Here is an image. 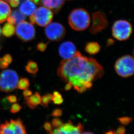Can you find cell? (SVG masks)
Instances as JSON below:
<instances>
[{"label":"cell","mask_w":134,"mask_h":134,"mask_svg":"<svg viewBox=\"0 0 134 134\" xmlns=\"http://www.w3.org/2000/svg\"><path fill=\"white\" fill-rule=\"evenodd\" d=\"M3 58H4V60H5L6 61L7 63L9 65L11 64L12 62V61H13L12 57L11 55L9 54H7L4 55L3 57Z\"/></svg>","instance_id":"d6a6232c"},{"label":"cell","mask_w":134,"mask_h":134,"mask_svg":"<svg viewBox=\"0 0 134 134\" xmlns=\"http://www.w3.org/2000/svg\"><path fill=\"white\" fill-rule=\"evenodd\" d=\"M132 32V25L127 20H116L113 24L112 34L114 38L118 41H126L130 37Z\"/></svg>","instance_id":"5b68a950"},{"label":"cell","mask_w":134,"mask_h":134,"mask_svg":"<svg viewBox=\"0 0 134 134\" xmlns=\"http://www.w3.org/2000/svg\"><path fill=\"white\" fill-rule=\"evenodd\" d=\"M36 9L35 4L31 1L28 0L23 2L20 7V12L27 16H30L34 14Z\"/></svg>","instance_id":"5bb4252c"},{"label":"cell","mask_w":134,"mask_h":134,"mask_svg":"<svg viewBox=\"0 0 134 134\" xmlns=\"http://www.w3.org/2000/svg\"><path fill=\"white\" fill-rule=\"evenodd\" d=\"M23 96H24V99H26L32 95V92L28 89L24 90L23 92Z\"/></svg>","instance_id":"d590c367"},{"label":"cell","mask_w":134,"mask_h":134,"mask_svg":"<svg viewBox=\"0 0 134 134\" xmlns=\"http://www.w3.org/2000/svg\"><path fill=\"white\" fill-rule=\"evenodd\" d=\"M80 134H94L93 133L91 132H82Z\"/></svg>","instance_id":"f35d334b"},{"label":"cell","mask_w":134,"mask_h":134,"mask_svg":"<svg viewBox=\"0 0 134 134\" xmlns=\"http://www.w3.org/2000/svg\"><path fill=\"white\" fill-rule=\"evenodd\" d=\"M1 46H0V50H1Z\"/></svg>","instance_id":"7bdbcfd3"},{"label":"cell","mask_w":134,"mask_h":134,"mask_svg":"<svg viewBox=\"0 0 134 134\" xmlns=\"http://www.w3.org/2000/svg\"><path fill=\"white\" fill-rule=\"evenodd\" d=\"M23 0H9V2L10 6L13 8H16L19 6L20 3Z\"/></svg>","instance_id":"f546056e"},{"label":"cell","mask_w":134,"mask_h":134,"mask_svg":"<svg viewBox=\"0 0 134 134\" xmlns=\"http://www.w3.org/2000/svg\"><path fill=\"white\" fill-rule=\"evenodd\" d=\"M15 31V27L8 23L4 25L2 29L3 35L7 37H10L14 35Z\"/></svg>","instance_id":"ac0fdd59"},{"label":"cell","mask_w":134,"mask_h":134,"mask_svg":"<svg viewBox=\"0 0 134 134\" xmlns=\"http://www.w3.org/2000/svg\"><path fill=\"white\" fill-rule=\"evenodd\" d=\"M134 62L133 57L129 55L118 59L115 64L117 74L123 78H128L134 74Z\"/></svg>","instance_id":"277c9868"},{"label":"cell","mask_w":134,"mask_h":134,"mask_svg":"<svg viewBox=\"0 0 134 134\" xmlns=\"http://www.w3.org/2000/svg\"><path fill=\"white\" fill-rule=\"evenodd\" d=\"M100 46L97 42H90L86 44L85 47V51L90 55H95L100 51Z\"/></svg>","instance_id":"e0dca14e"},{"label":"cell","mask_w":134,"mask_h":134,"mask_svg":"<svg viewBox=\"0 0 134 134\" xmlns=\"http://www.w3.org/2000/svg\"><path fill=\"white\" fill-rule=\"evenodd\" d=\"M63 114V111L62 109H55L53 110V111H52L51 116L54 117H59L62 116Z\"/></svg>","instance_id":"83f0119b"},{"label":"cell","mask_w":134,"mask_h":134,"mask_svg":"<svg viewBox=\"0 0 134 134\" xmlns=\"http://www.w3.org/2000/svg\"><path fill=\"white\" fill-rule=\"evenodd\" d=\"M71 28L76 31L85 30L89 27L91 19L89 13L83 8H77L72 11L68 18Z\"/></svg>","instance_id":"7a4b0ae2"},{"label":"cell","mask_w":134,"mask_h":134,"mask_svg":"<svg viewBox=\"0 0 134 134\" xmlns=\"http://www.w3.org/2000/svg\"><path fill=\"white\" fill-rule=\"evenodd\" d=\"M72 87V84L70 82H67V84H66V86H65V90L69 91V90H71Z\"/></svg>","instance_id":"8d00e7d4"},{"label":"cell","mask_w":134,"mask_h":134,"mask_svg":"<svg viewBox=\"0 0 134 134\" xmlns=\"http://www.w3.org/2000/svg\"><path fill=\"white\" fill-rule=\"evenodd\" d=\"M6 98L10 103H14L17 101V98L15 95H9L8 96H7Z\"/></svg>","instance_id":"4dcf8cb0"},{"label":"cell","mask_w":134,"mask_h":134,"mask_svg":"<svg viewBox=\"0 0 134 134\" xmlns=\"http://www.w3.org/2000/svg\"><path fill=\"white\" fill-rule=\"evenodd\" d=\"M19 77L16 71L8 69L0 72V90L11 92L17 87Z\"/></svg>","instance_id":"3957f363"},{"label":"cell","mask_w":134,"mask_h":134,"mask_svg":"<svg viewBox=\"0 0 134 134\" xmlns=\"http://www.w3.org/2000/svg\"><path fill=\"white\" fill-rule=\"evenodd\" d=\"M1 27H0V36H1Z\"/></svg>","instance_id":"60d3db41"},{"label":"cell","mask_w":134,"mask_h":134,"mask_svg":"<svg viewBox=\"0 0 134 134\" xmlns=\"http://www.w3.org/2000/svg\"><path fill=\"white\" fill-rule=\"evenodd\" d=\"M52 101L54 104L60 105L63 102L62 95L58 91H54L52 95Z\"/></svg>","instance_id":"7402d4cb"},{"label":"cell","mask_w":134,"mask_h":134,"mask_svg":"<svg viewBox=\"0 0 134 134\" xmlns=\"http://www.w3.org/2000/svg\"><path fill=\"white\" fill-rule=\"evenodd\" d=\"M9 65L7 63L6 61L4 60L2 57L0 58V69L4 70L8 67Z\"/></svg>","instance_id":"f1b7e54d"},{"label":"cell","mask_w":134,"mask_h":134,"mask_svg":"<svg viewBox=\"0 0 134 134\" xmlns=\"http://www.w3.org/2000/svg\"><path fill=\"white\" fill-rule=\"evenodd\" d=\"M0 106L2 109H8L10 107V103L5 98L0 101Z\"/></svg>","instance_id":"d4e9b609"},{"label":"cell","mask_w":134,"mask_h":134,"mask_svg":"<svg viewBox=\"0 0 134 134\" xmlns=\"http://www.w3.org/2000/svg\"><path fill=\"white\" fill-rule=\"evenodd\" d=\"M81 123L74 125L71 121L49 132V134H80L83 130Z\"/></svg>","instance_id":"8fae6325"},{"label":"cell","mask_w":134,"mask_h":134,"mask_svg":"<svg viewBox=\"0 0 134 134\" xmlns=\"http://www.w3.org/2000/svg\"><path fill=\"white\" fill-rule=\"evenodd\" d=\"M106 16L102 12H95L92 14V24L90 31L92 34H96L107 28L108 26Z\"/></svg>","instance_id":"30bf717a"},{"label":"cell","mask_w":134,"mask_h":134,"mask_svg":"<svg viewBox=\"0 0 134 134\" xmlns=\"http://www.w3.org/2000/svg\"><path fill=\"white\" fill-rule=\"evenodd\" d=\"M43 128L47 132L49 133L52 130V125L49 122H46L43 125Z\"/></svg>","instance_id":"e575fe53"},{"label":"cell","mask_w":134,"mask_h":134,"mask_svg":"<svg viewBox=\"0 0 134 134\" xmlns=\"http://www.w3.org/2000/svg\"><path fill=\"white\" fill-rule=\"evenodd\" d=\"M52 95L50 93L43 95L41 99V104L43 107H47L50 102L52 100Z\"/></svg>","instance_id":"603a6c76"},{"label":"cell","mask_w":134,"mask_h":134,"mask_svg":"<svg viewBox=\"0 0 134 134\" xmlns=\"http://www.w3.org/2000/svg\"><path fill=\"white\" fill-rule=\"evenodd\" d=\"M57 74L62 81L70 82L74 89L80 93L92 86V82L104 74L101 65L94 59L88 58L77 51L74 57L61 62Z\"/></svg>","instance_id":"6da1fadb"},{"label":"cell","mask_w":134,"mask_h":134,"mask_svg":"<svg viewBox=\"0 0 134 134\" xmlns=\"http://www.w3.org/2000/svg\"><path fill=\"white\" fill-rule=\"evenodd\" d=\"M47 47V44L43 43H41L37 45V48L41 52H44Z\"/></svg>","instance_id":"1f68e13d"},{"label":"cell","mask_w":134,"mask_h":134,"mask_svg":"<svg viewBox=\"0 0 134 134\" xmlns=\"http://www.w3.org/2000/svg\"><path fill=\"white\" fill-rule=\"evenodd\" d=\"M45 34L47 38L53 41H59L63 39L66 34V30L62 24L53 22L46 27Z\"/></svg>","instance_id":"ba28073f"},{"label":"cell","mask_w":134,"mask_h":134,"mask_svg":"<svg viewBox=\"0 0 134 134\" xmlns=\"http://www.w3.org/2000/svg\"><path fill=\"white\" fill-rule=\"evenodd\" d=\"M15 30L18 37L23 41H32L35 36V30L34 26L27 22L23 21L18 24Z\"/></svg>","instance_id":"9c48e42d"},{"label":"cell","mask_w":134,"mask_h":134,"mask_svg":"<svg viewBox=\"0 0 134 134\" xmlns=\"http://www.w3.org/2000/svg\"><path fill=\"white\" fill-rule=\"evenodd\" d=\"M0 134H27L25 127L20 118L6 120L0 126Z\"/></svg>","instance_id":"52a82bcc"},{"label":"cell","mask_w":134,"mask_h":134,"mask_svg":"<svg viewBox=\"0 0 134 134\" xmlns=\"http://www.w3.org/2000/svg\"><path fill=\"white\" fill-rule=\"evenodd\" d=\"M105 134H115L114 131L113 132L112 131H109L108 132H106Z\"/></svg>","instance_id":"74e56055"},{"label":"cell","mask_w":134,"mask_h":134,"mask_svg":"<svg viewBox=\"0 0 134 134\" xmlns=\"http://www.w3.org/2000/svg\"><path fill=\"white\" fill-rule=\"evenodd\" d=\"M11 14V9L9 5L3 1H0V24L6 20Z\"/></svg>","instance_id":"2e32d148"},{"label":"cell","mask_w":134,"mask_h":134,"mask_svg":"<svg viewBox=\"0 0 134 134\" xmlns=\"http://www.w3.org/2000/svg\"><path fill=\"white\" fill-rule=\"evenodd\" d=\"M41 97L39 93L36 92L34 95L25 99L27 105L32 109H35L37 105L41 104Z\"/></svg>","instance_id":"9a60e30c"},{"label":"cell","mask_w":134,"mask_h":134,"mask_svg":"<svg viewBox=\"0 0 134 134\" xmlns=\"http://www.w3.org/2000/svg\"><path fill=\"white\" fill-rule=\"evenodd\" d=\"M125 131L126 130L125 127L122 126H121L117 129L116 131H115V132L116 134H125Z\"/></svg>","instance_id":"836d02e7"},{"label":"cell","mask_w":134,"mask_h":134,"mask_svg":"<svg viewBox=\"0 0 134 134\" xmlns=\"http://www.w3.org/2000/svg\"><path fill=\"white\" fill-rule=\"evenodd\" d=\"M118 120L121 125L126 126L132 121L133 119L129 117H122L118 118Z\"/></svg>","instance_id":"cb8c5ba5"},{"label":"cell","mask_w":134,"mask_h":134,"mask_svg":"<svg viewBox=\"0 0 134 134\" xmlns=\"http://www.w3.org/2000/svg\"><path fill=\"white\" fill-rule=\"evenodd\" d=\"M58 51L60 56L64 60L70 59L77 52L74 44L70 41L62 43L59 47Z\"/></svg>","instance_id":"7c38bea8"},{"label":"cell","mask_w":134,"mask_h":134,"mask_svg":"<svg viewBox=\"0 0 134 134\" xmlns=\"http://www.w3.org/2000/svg\"><path fill=\"white\" fill-rule=\"evenodd\" d=\"M53 16V12L51 9L40 7L36 9L34 14L30 16V21L31 24H36L41 27H46L51 23Z\"/></svg>","instance_id":"8992f818"},{"label":"cell","mask_w":134,"mask_h":134,"mask_svg":"<svg viewBox=\"0 0 134 134\" xmlns=\"http://www.w3.org/2000/svg\"><path fill=\"white\" fill-rule=\"evenodd\" d=\"M114 134H115V131H114Z\"/></svg>","instance_id":"b9f144b4"},{"label":"cell","mask_w":134,"mask_h":134,"mask_svg":"<svg viewBox=\"0 0 134 134\" xmlns=\"http://www.w3.org/2000/svg\"><path fill=\"white\" fill-rule=\"evenodd\" d=\"M25 69L28 73L35 74L38 71V65L36 62L33 61H29L25 66Z\"/></svg>","instance_id":"d6986e66"},{"label":"cell","mask_w":134,"mask_h":134,"mask_svg":"<svg viewBox=\"0 0 134 134\" xmlns=\"http://www.w3.org/2000/svg\"><path fill=\"white\" fill-rule=\"evenodd\" d=\"M30 1H34V2L36 4H38L39 0H30Z\"/></svg>","instance_id":"ab89813d"},{"label":"cell","mask_w":134,"mask_h":134,"mask_svg":"<svg viewBox=\"0 0 134 134\" xmlns=\"http://www.w3.org/2000/svg\"><path fill=\"white\" fill-rule=\"evenodd\" d=\"M10 15L14 20L16 24H18L24 21L25 19V16L24 14L18 10H14Z\"/></svg>","instance_id":"ffe728a7"},{"label":"cell","mask_w":134,"mask_h":134,"mask_svg":"<svg viewBox=\"0 0 134 134\" xmlns=\"http://www.w3.org/2000/svg\"><path fill=\"white\" fill-rule=\"evenodd\" d=\"M63 122L62 120L58 118H54L52 120V125L53 128H59L61 125H63Z\"/></svg>","instance_id":"4316f807"},{"label":"cell","mask_w":134,"mask_h":134,"mask_svg":"<svg viewBox=\"0 0 134 134\" xmlns=\"http://www.w3.org/2000/svg\"><path fill=\"white\" fill-rule=\"evenodd\" d=\"M21 109L22 106L16 103H14V104H13L11 106L10 111L12 114H15L20 111Z\"/></svg>","instance_id":"484cf974"},{"label":"cell","mask_w":134,"mask_h":134,"mask_svg":"<svg viewBox=\"0 0 134 134\" xmlns=\"http://www.w3.org/2000/svg\"><path fill=\"white\" fill-rule=\"evenodd\" d=\"M30 86V81L28 79L25 77L21 78L18 81L17 85V88L20 90L28 89Z\"/></svg>","instance_id":"44dd1931"},{"label":"cell","mask_w":134,"mask_h":134,"mask_svg":"<svg viewBox=\"0 0 134 134\" xmlns=\"http://www.w3.org/2000/svg\"><path fill=\"white\" fill-rule=\"evenodd\" d=\"M64 1L65 0H39V3L55 13H57L63 6Z\"/></svg>","instance_id":"4fadbf2b"}]
</instances>
